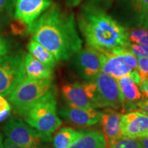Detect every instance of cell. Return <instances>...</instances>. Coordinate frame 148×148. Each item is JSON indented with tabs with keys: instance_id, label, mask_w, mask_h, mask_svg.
<instances>
[{
	"instance_id": "1",
	"label": "cell",
	"mask_w": 148,
	"mask_h": 148,
	"mask_svg": "<svg viewBox=\"0 0 148 148\" xmlns=\"http://www.w3.org/2000/svg\"><path fill=\"white\" fill-rule=\"evenodd\" d=\"M27 33L46 48L56 60H66L82 49V40L79 36L73 12H66L53 5L29 27Z\"/></svg>"
},
{
	"instance_id": "2",
	"label": "cell",
	"mask_w": 148,
	"mask_h": 148,
	"mask_svg": "<svg viewBox=\"0 0 148 148\" xmlns=\"http://www.w3.org/2000/svg\"><path fill=\"white\" fill-rule=\"evenodd\" d=\"M78 26L87 47L100 53L127 49L130 44L126 28L92 3L85 4L81 9Z\"/></svg>"
},
{
	"instance_id": "3",
	"label": "cell",
	"mask_w": 148,
	"mask_h": 148,
	"mask_svg": "<svg viewBox=\"0 0 148 148\" xmlns=\"http://www.w3.org/2000/svg\"><path fill=\"white\" fill-rule=\"evenodd\" d=\"M55 92L56 89L51 80L26 77L8 96V99L14 112L21 115L38 101Z\"/></svg>"
},
{
	"instance_id": "4",
	"label": "cell",
	"mask_w": 148,
	"mask_h": 148,
	"mask_svg": "<svg viewBox=\"0 0 148 148\" xmlns=\"http://www.w3.org/2000/svg\"><path fill=\"white\" fill-rule=\"evenodd\" d=\"M56 92L50 94L21 114L27 124L51 139L53 133L62 124L56 113Z\"/></svg>"
},
{
	"instance_id": "5",
	"label": "cell",
	"mask_w": 148,
	"mask_h": 148,
	"mask_svg": "<svg viewBox=\"0 0 148 148\" xmlns=\"http://www.w3.org/2000/svg\"><path fill=\"white\" fill-rule=\"evenodd\" d=\"M102 57L101 72L118 79L129 75L139 86L140 78L137 72L138 59L127 49L112 53H101Z\"/></svg>"
},
{
	"instance_id": "6",
	"label": "cell",
	"mask_w": 148,
	"mask_h": 148,
	"mask_svg": "<svg viewBox=\"0 0 148 148\" xmlns=\"http://www.w3.org/2000/svg\"><path fill=\"white\" fill-rule=\"evenodd\" d=\"M26 77L23 55L16 53L0 58V95L8 96Z\"/></svg>"
},
{
	"instance_id": "7",
	"label": "cell",
	"mask_w": 148,
	"mask_h": 148,
	"mask_svg": "<svg viewBox=\"0 0 148 148\" xmlns=\"http://www.w3.org/2000/svg\"><path fill=\"white\" fill-rule=\"evenodd\" d=\"M3 130L10 141L22 147L35 148L42 142H49L51 140L17 116L10 117L3 125Z\"/></svg>"
},
{
	"instance_id": "8",
	"label": "cell",
	"mask_w": 148,
	"mask_h": 148,
	"mask_svg": "<svg viewBox=\"0 0 148 148\" xmlns=\"http://www.w3.org/2000/svg\"><path fill=\"white\" fill-rule=\"evenodd\" d=\"M64 99L69 106L82 108H99L97 86L94 80L66 84L62 88Z\"/></svg>"
},
{
	"instance_id": "9",
	"label": "cell",
	"mask_w": 148,
	"mask_h": 148,
	"mask_svg": "<svg viewBox=\"0 0 148 148\" xmlns=\"http://www.w3.org/2000/svg\"><path fill=\"white\" fill-rule=\"evenodd\" d=\"M72 64L75 73L81 79L93 80L101 72V53L90 47L80 49L73 56Z\"/></svg>"
},
{
	"instance_id": "10",
	"label": "cell",
	"mask_w": 148,
	"mask_h": 148,
	"mask_svg": "<svg viewBox=\"0 0 148 148\" xmlns=\"http://www.w3.org/2000/svg\"><path fill=\"white\" fill-rule=\"evenodd\" d=\"M97 86L98 101L100 108L112 110L121 109V97L117 79L100 72L93 79Z\"/></svg>"
},
{
	"instance_id": "11",
	"label": "cell",
	"mask_w": 148,
	"mask_h": 148,
	"mask_svg": "<svg viewBox=\"0 0 148 148\" xmlns=\"http://www.w3.org/2000/svg\"><path fill=\"white\" fill-rule=\"evenodd\" d=\"M50 5L51 0H16L14 16L29 28Z\"/></svg>"
},
{
	"instance_id": "12",
	"label": "cell",
	"mask_w": 148,
	"mask_h": 148,
	"mask_svg": "<svg viewBox=\"0 0 148 148\" xmlns=\"http://www.w3.org/2000/svg\"><path fill=\"white\" fill-rule=\"evenodd\" d=\"M117 79L121 97V110L123 113L138 110L140 103L143 99L138 84L130 75L122 76Z\"/></svg>"
},
{
	"instance_id": "13",
	"label": "cell",
	"mask_w": 148,
	"mask_h": 148,
	"mask_svg": "<svg viewBox=\"0 0 148 148\" xmlns=\"http://www.w3.org/2000/svg\"><path fill=\"white\" fill-rule=\"evenodd\" d=\"M121 129L123 136L140 138L148 136V116L138 111L122 114Z\"/></svg>"
},
{
	"instance_id": "14",
	"label": "cell",
	"mask_w": 148,
	"mask_h": 148,
	"mask_svg": "<svg viewBox=\"0 0 148 148\" xmlns=\"http://www.w3.org/2000/svg\"><path fill=\"white\" fill-rule=\"evenodd\" d=\"M103 112L95 108H82L64 106L59 114L66 121L79 126H89L97 124L100 121Z\"/></svg>"
},
{
	"instance_id": "15",
	"label": "cell",
	"mask_w": 148,
	"mask_h": 148,
	"mask_svg": "<svg viewBox=\"0 0 148 148\" xmlns=\"http://www.w3.org/2000/svg\"><path fill=\"white\" fill-rule=\"evenodd\" d=\"M121 114L111 109L103 112L100 121L106 142V148L110 147L123 137L121 129Z\"/></svg>"
},
{
	"instance_id": "16",
	"label": "cell",
	"mask_w": 148,
	"mask_h": 148,
	"mask_svg": "<svg viewBox=\"0 0 148 148\" xmlns=\"http://www.w3.org/2000/svg\"><path fill=\"white\" fill-rule=\"evenodd\" d=\"M143 5V0H118L116 12L129 25L139 26Z\"/></svg>"
},
{
	"instance_id": "17",
	"label": "cell",
	"mask_w": 148,
	"mask_h": 148,
	"mask_svg": "<svg viewBox=\"0 0 148 148\" xmlns=\"http://www.w3.org/2000/svg\"><path fill=\"white\" fill-rule=\"evenodd\" d=\"M24 66L27 77L37 79L51 80L53 77L52 68L36 60L29 53L24 55Z\"/></svg>"
},
{
	"instance_id": "18",
	"label": "cell",
	"mask_w": 148,
	"mask_h": 148,
	"mask_svg": "<svg viewBox=\"0 0 148 148\" xmlns=\"http://www.w3.org/2000/svg\"><path fill=\"white\" fill-rule=\"evenodd\" d=\"M68 148H106V142L101 132L82 130L78 137Z\"/></svg>"
},
{
	"instance_id": "19",
	"label": "cell",
	"mask_w": 148,
	"mask_h": 148,
	"mask_svg": "<svg viewBox=\"0 0 148 148\" xmlns=\"http://www.w3.org/2000/svg\"><path fill=\"white\" fill-rule=\"evenodd\" d=\"M29 53L42 63L53 69L57 61L53 56L46 48L40 44L32 39L29 42L27 46Z\"/></svg>"
},
{
	"instance_id": "20",
	"label": "cell",
	"mask_w": 148,
	"mask_h": 148,
	"mask_svg": "<svg viewBox=\"0 0 148 148\" xmlns=\"http://www.w3.org/2000/svg\"><path fill=\"white\" fill-rule=\"evenodd\" d=\"M80 133L81 130H75L71 127L60 128L53 137V148H68Z\"/></svg>"
},
{
	"instance_id": "21",
	"label": "cell",
	"mask_w": 148,
	"mask_h": 148,
	"mask_svg": "<svg viewBox=\"0 0 148 148\" xmlns=\"http://www.w3.org/2000/svg\"><path fill=\"white\" fill-rule=\"evenodd\" d=\"M126 29L127 38L130 43L148 46V28L134 26Z\"/></svg>"
},
{
	"instance_id": "22",
	"label": "cell",
	"mask_w": 148,
	"mask_h": 148,
	"mask_svg": "<svg viewBox=\"0 0 148 148\" xmlns=\"http://www.w3.org/2000/svg\"><path fill=\"white\" fill-rule=\"evenodd\" d=\"M108 148H143V147L136 138L123 136Z\"/></svg>"
},
{
	"instance_id": "23",
	"label": "cell",
	"mask_w": 148,
	"mask_h": 148,
	"mask_svg": "<svg viewBox=\"0 0 148 148\" xmlns=\"http://www.w3.org/2000/svg\"><path fill=\"white\" fill-rule=\"evenodd\" d=\"M136 69L140 78V84L148 79V57L138 58Z\"/></svg>"
},
{
	"instance_id": "24",
	"label": "cell",
	"mask_w": 148,
	"mask_h": 148,
	"mask_svg": "<svg viewBox=\"0 0 148 148\" xmlns=\"http://www.w3.org/2000/svg\"><path fill=\"white\" fill-rule=\"evenodd\" d=\"M127 50L130 51L136 58L148 57V46L130 43L127 47Z\"/></svg>"
},
{
	"instance_id": "25",
	"label": "cell",
	"mask_w": 148,
	"mask_h": 148,
	"mask_svg": "<svg viewBox=\"0 0 148 148\" xmlns=\"http://www.w3.org/2000/svg\"><path fill=\"white\" fill-rule=\"evenodd\" d=\"M11 111V106L8 101L3 96L0 95V121L6 119Z\"/></svg>"
},
{
	"instance_id": "26",
	"label": "cell",
	"mask_w": 148,
	"mask_h": 148,
	"mask_svg": "<svg viewBox=\"0 0 148 148\" xmlns=\"http://www.w3.org/2000/svg\"><path fill=\"white\" fill-rule=\"evenodd\" d=\"M11 43L8 38L0 36V58L4 56L10 50Z\"/></svg>"
},
{
	"instance_id": "27",
	"label": "cell",
	"mask_w": 148,
	"mask_h": 148,
	"mask_svg": "<svg viewBox=\"0 0 148 148\" xmlns=\"http://www.w3.org/2000/svg\"><path fill=\"white\" fill-rule=\"evenodd\" d=\"M139 26L148 28V0H143V12Z\"/></svg>"
},
{
	"instance_id": "28",
	"label": "cell",
	"mask_w": 148,
	"mask_h": 148,
	"mask_svg": "<svg viewBox=\"0 0 148 148\" xmlns=\"http://www.w3.org/2000/svg\"><path fill=\"white\" fill-rule=\"evenodd\" d=\"M12 11L6 10H0V32L6 26L10 20Z\"/></svg>"
},
{
	"instance_id": "29",
	"label": "cell",
	"mask_w": 148,
	"mask_h": 148,
	"mask_svg": "<svg viewBox=\"0 0 148 148\" xmlns=\"http://www.w3.org/2000/svg\"><path fill=\"white\" fill-rule=\"evenodd\" d=\"M14 0H0V10L12 11Z\"/></svg>"
},
{
	"instance_id": "30",
	"label": "cell",
	"mask_w": 148,
	"mask_h": 148,
	"mask_svg": "<svg viewBox=\"0 0 148 148\" xmlns=\"http://www.w3.org/2000/svg\"><path fill=\"white\" fill-rule=\"evenodd\" d=\"M138 110L148 116V98H143L138 106Z\"/></svg>"
},
{
	"instance_id": "31",
	"label": "cell",
	"mask_w": 148,
	"mask_h": 148,
	"mask_svg": "<svg viewBox=\"0 0 148 148\" xmlns=\"http://www.w3.org/2000/svg\"><path fill=\"white\" fill-rule=\"evenodd\" d=\"M139 86L143 98H148V79L142 82Z\"/></svg>"
},
{
	"instance_id": "32",
	"label": "cell",
	"mask_w": 148,
	"mask_h": 148,
	"mask_svg": "<svg viewBox=\"0 0 148 148\" xmlns=\"http://www.w3.org/2000/svg\"><path fill=\"white\" fill-rule=\"evenodd\" d=\"M0 148H29V147H22V146L16 145L15 144L12 143V142L10 141L8 138H6L3 142V143L1 144V145L0 146Z\"/></svg>"
},
{
	"instance_id": "33",
	"label": "cell",
	"mask_w": 148,
	"mask_h": 148,
	"mask_svg": "<svg viewBox=\"0 0 148 148\" xmlns=\"http://www.w3.org/2000/svg\"><path fill=\"white\" fill-rule=\"evenodd\" d=\"M112 0H91V2L90 3L92 4L96 5V6H98V5H101L104 4L107 5L108 3H110Z\"/></svg>"
},
{
	"instance_id": "34",
	"label": "cell",
	"mask_w": 148,
	"mask_h": 148,
	"mask_svg": "<svg viewBox=\"0 0 148 148\" xmlns=\"http://www.w3.org/2000/svg\"><path fill=\"white\" fill-rule=\"evenodd\" d=\"M138 140H139L140 145H141L143 148H148V136H147V137L138 138Z\"/></svg>"
},
{
	"instance_id": "35",
	"label": "cell",
	"mask_w": 148,
	"mask_h": 148,
	"mask_svg": "<svg viewBox=\"0 0 148 148\" xmlns=\"http://www.w3.org/2000/svg\"><path fill=\"white\" fill-rule=\"evenodd\" d=\"M82 0H67V3L69 6H76L81 3Z\"/></svg>"
},
{
	"instance_id": "36",
	"label": "cell",
	"mask_w": 148,
	"mask_h": 148,
	"mask_svg": "<svg viewBox=\"0 0 148 148\" xmlns=\"http://www.w3.org/2000/svg\"><path fill=\"white\" fill-rule=\"evenodd\" d=\"M3 143V136L1 134V133L0 132V146L1 145V144Z\"/></svg>"
}]
</instances>
